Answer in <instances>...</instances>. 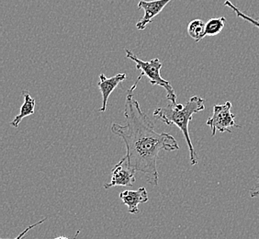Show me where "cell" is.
Returning a JSON list of instances; mask_svg holds the SVG:
<instances>
[{
    "instance_id": "obj_9",
    "label": "cell",
    "mask_w": 259,
    "mask_h": 239,
    "mask_svg": "<svg viewBox=\"0 0 259 239\" xmlns=\"http://www.w3.org/2000/svg\"><path fill=\"white\" fill-rule=\"evenodd\" d=\"M22 96L24 98V103L20 107V113L17 115L10 123V125L14 128H18L24 118L34 114L35 105H36L34 99L30 96V92L27 90L22 91Z\"/></svg>"
},
{
    "instance_id": "obj_7",
    "label": "cell",
    "mask_w": 259,
    "mask_h": 239,
    "mask_svg": "<svg viewBox=\"0 0 259 239\" xmlns=\"http://www.w3.org/2000/svg\"><path fill=\"white\" fill-rule=\"evenodd\" d=\"M126 74H117L111 77H107L104 74H100V82L98 84V87L102 95V106L100 108V112H104L107 109L108 100L110 95L120 83L126 79Z\"/></svg>"
},
{
    "instance_id": "obj_13",
    "label": "cell",
    "mask_w": 259,
    "mask_h": 239,
    "mask_svg": "<svg viewBox=\"0 0 259 239\" xmlns=\"http://www.w3.org/2000/svg\"><path fill=\"white\" fill-rule=\"evenodd\" d=\"M45 220L46 219H45H45L40 220V222H37V223H35V224H31L30 226H29V227H27V228H26V229L24 230V231H22V232H21V233H20V234H19V235H18V236H17V237H16V238L14 239L24 238V237H25L26 234H27V233H28L29 231H30V230L31 229H33V228H34V227H36L37 225H39V224H42V223H45Z\"/></svg>"
},
{
    "instance_id": "obj_5",
    "label": "cell",
    "mask_w": 259,
    "mask_h": 239,
    "mask_svg": "<svg viewBox=\"0 0 259 239\" xmlns=\"http://www.w3.org/2000/svg\"><path fill=\"white\" fill-rule=\"evenodd\" d=\"M135 172V170L128 166L126 158L123 156L112 170L110 182L104 185L105 189H109L116 186L132 187L136 180Z\"/></svg>"
},
{
    "instance_id": "obj_15",
    "label": "cell",
    "mask_w": 259,
    "mask_h": 239,
    "mask_svg": "<svg viewBox=\"0 0 259 239\" xmlns=\"http://www.w3.org/2000/svg\"><path fill=\"white\" fill-rule=\"evenodd\" d=\"M54 239H70V238H68V237H66V236H63V235H62V236H57V237H55V238H54Z\"/></svg>"
},
{
    "instance_id": "obj_3",
    "label": "cell",
    "mask_w": 259,
    "mask_h": 239,
    "mask_svg": "<svg viewBox=\"0 0 259 239\" xmlns=\"http://www.w3.org/2000/svg\"><path fill=\"white\" fill-rule=\"evenodd\" d=\"M125 53H126L127 58L135 62L136 69L140 70L142 72V74L149 79L150 84L164 88L166 92V99L171 101L172 104H177V94L175 92L173 87L171 85L169 81L164 79L160 75V71L163 66L162 62L158 58H155V59L150 60V61H143V60L139 59L129 49H125Z\"/></svg>"
},
{
    "instance_id": "obj_12",
    "label": "cell",
    "mask_w": 259,
    "mask_h": 239,
    "mask_svg": "<svg viewBox=\"0 0 259 239\" xmlns=\"http://www.w3.org/2000/svg\"><path fill=\"white\" fill-rule=\"evenodd\" d=\"M225 7H228L231 10H234V13L236 14V16H237L238 18L243 19V20H245V21H248L251 24H253V25L255 26L256 28H258L259 29V19H254V18H252V17H250V16L244 14L243 11H241L238 8H236L230 0H226V1H225Z\"/></svg>"
},
{
    "instance_id": "obj_14",
    "label": "cell",
    "mask_w": 259,
    "mask_h": 239,
    "mask_svg": "<svg viewBox=\"0 0 259 239\" xmlns=\"http://www.w3.org/2000/svg\"><path fill=\"white\" fill-rule=\"evenodd\" d=\"M250 196H251V198H255L259 196V177L257 178V183L254 186L253 189L250 190Z\"/></svg>"
},
{
    "instance_id": "obj_6",
    "label": "cell",
    "mask_w": 259,
    "mask_h": 239,
    "mask_svg": "<svg viewBox=\"0 0 259 239\" xmlns=\"http://www.w3.org/2000/svg\"><path fill=\"white\" fill-rule=\"evenodd\" d=\"M172 0H153V1H145L141 0L137 8L139 10H143L145 11V15L138 20L136 23V28L137 30H145L148 24H150L155 17L159 15L164 10L165 6L169 4Z\"/></svg>"
},
{
    "instance_id": "obj_1",
    "label": "cell",
    "mask_w": 259,
    "mask_h": 239,
    "mask_svg": "<svg viewBox=\"0 0 259 239\" xmlns=\"http://www.w3.org/2000/svg\"><path fill=\"white\" fill-rule=\"evenodd\" d=\"M144 75L141 73L135 85L129 90L126 97L124 117L126 125L112 124L111 132L123 140L126 145L125 158L130 168L145 175L149 184L158 185L157 160L159 153L164 151L180 149L177 140L169 134L157 133L154 123L140 107L135 99L134 91Z\"/></svg>"
},
{
    "instance_id": "obj_8",
    "label": "cell",
    "mask_w": 259,
    "mask_h": 239,
    "mask_svg": "<svg viewBox=\"0 0 259 239\" xmlns=\"http://www.w3.org/2000/svg\"><path fill=\"white\" fill-rule=\"evenodd\" d=\"M120 198L123 204L128 206L130 214H133L139 213V205L145 204L149 201L148 193L145 187H141L137 190H124L120 192Z\"/></svg>"
},
{
    "instance_id": "obj_10",
    "label": "cell",
    "mask_w": 259,
    "mask_h": 239,
    "mask_svg": "<svg viewBox=\"0 0 259 239\" xmlns=\"http://www.w3.org/2000/svg\"><path fill=\"white\" fill-rule=\"evenodd\" d=\"M206 23L200 19L191 20L188 25V33L196 42L199 43L205 38Z\"/></svg>"
},
{
    "instance_id": "obj_11",
    "label": "cell",
    "mask_w": 259,
    "mask_h": 239,
    "mask_svg": "<svg viewBox=\"0 0 259 239\" xmlns=\"http://www.w3.org/2000/svg\"><path fill=\"white\" fill-rule=\"evenodd\" d=\"M226 24V19L225 17L210 19L206 23L205 27V37L206 36H216L219 34L222 30H224Z\"/></svg>"
},
{
    "instance_id": "obj_2",
    "label": "cell",
    "mask_w": 259,
    "mask_h": 239,
    "mask_svg": "<svg viewBox=\"0 0 259 239\" xmlns=\"http://www.w3.org/2000/svg\"><path fill=\"white\" fill-rule=\"evenodd\" d=\"M205 100L199 96L191 97L186 104L167 105L157 108L154 111V117L168 126L176 125L180 128L184 135L187 145L190 150V160L191 166L198 164V155L195 151L190 138L189 125L192 121L193 115L205 109Z\"/></svg>"
},
{
    "instance_id": "obj_4",
    "label": "cell",
    "mask_w": 259,
    "mask_h": 239,
    "mask_svg": "<svg viewBox=\"0 0 259 239\" xmlns=\"http://www.w3.org/2000/svg\"><path fill=\"white\" fill-rule=\"evenodd\" d=\"M232 103L226 101L225 104H217L213 106L212 116L208 119L206 125L210 127L211 135L215 136L216 132L220 133H232L234 127H239L234 122L235 115L231 112Z\"/></svg>"
}]
</instances>
